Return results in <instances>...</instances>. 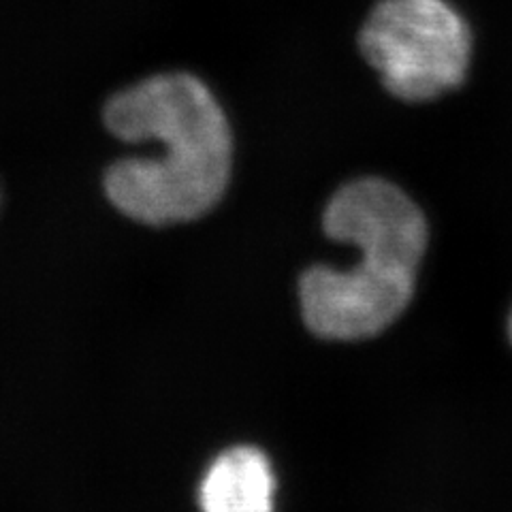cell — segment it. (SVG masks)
<instances>
[{"instance_id": "1", "label": "cell", "mask_w": 512, "mask_h": 512, "mask_svg": "<svg viewBox=\"0 0 512 512\" xmlns=\"http://www.w3.org/2000/svg\"><path fill=\"white\" fill-rule=\"evenodd\" d=\"M105 124L128 143L156 141L154 158H124L105 175L109 201L137 222H188L210 212L227 190L233 139L212 90L188 73H160L120 90Z\"/></svg>"}, {"instance_id": "2", "label": "cell", "mask_w": 512, "mask_h": 512, "mask_svg": "<svg viewBox=\"0 0 512 512\" xmlns=\"http://www.w3.org/2000/svg\"><path fill=\"white\" fill-rule=\"evenodd\" d=\"M325 231L355 244L361 261L346 271L314 267L299 284L303 320L327 340L372 338L406 310L427 244V224L397 186L365 178L335 192Z\"/></svg>"}, {"instance_id": "3", "label": "cell", "mask_w": 512, "mask_h": 512, "mask_svg": "<svg viewBox=\"0 0 512 512\" xmlns=\"http://www.w3.org/2000/svg\"><path fill=\"white\" fill-rule=\"evenodd\" d=\"M361 52L404 101H429L466 77L472 37L446 0H382L361 30Z\"/></svg>"}, {"instance_id": "4", "label": "cell", "mask_w": 512, "mask_h": 512, "mask_svg": "<svg viewBox=\"0 0 512 512\" xmlns=\"http://www.w3.org/2000/svg\"><path fill=\"white\" fill-rule=\"evenodd\" d=\"M276 478L267 457L252 446L220 455L201 485L203 512H274Z\"/></svg>"}, {"instance_id": "5", "label": "cell", "mask_w": 512, "mask_h": 512, "mask_svg": "<svg viewBox=\"0 0 512 512\" xmlns=\"http://www.w3.org/2000/svg\"><path fill=\"white\" fill-rule=\"evenodd\" d=\"M510 340H512V316H510Z\"/></svg>"}]
</instances>
